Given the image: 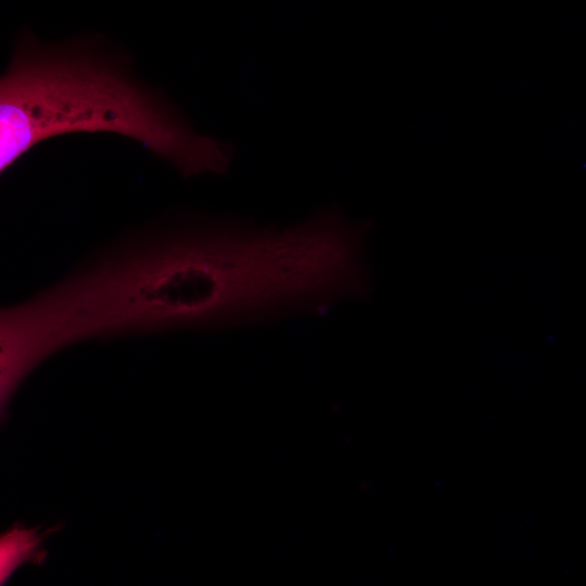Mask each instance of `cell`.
Returning a JSON list of instances; mask_svg holds the SVG:
<instances>
[{
    "label": "cell",
    "mask_w": 586,
    "mask_h": 586,
    "mask_svg": "<svg viewBox=\"0 0 586 586\" xmlns=\"http://www.w3.org/2000/svg\"><path fill=\"white\" fill-rule=\"evenodd\" d=\"M73 132L130 138L186 177L222 173L230 162L220 142L194 132L115 59L24 34L0 79L1 173L38 143Z\"/></svg>",
    "instance_id": "cell-2"
},
{
    "label": "cell",
    "mask_w": 586,
    "mask_h": 586,
    "mask_svg": "<svg viewBox=\"0 0 586 586\" xmlns=\"http://www.w3.org/2000/svg\"><path fill=\"white\" fill-rule=\"evenodd\" d=\"M41 538L37 528L12 527L1 536L0 574L3 585L24 562L40 556Z\"/></svg>",
    "instance_id": "cell-4"
},
{
    "label": "cell",
    "mask_w": 586,
    "mask_h": 586,
    "mask_svg": "<svg viewBox=\"0 0 586 586\" xmlns=\"http://www.w3.org/2000/svg\"><path fill=\"white\" fill-rule=\"evenodd\" d=\"M75 317L54 283L0 311V407L43 361L80 343Z\"/></svg>",
    "instance_id": "cell-3"
},
{
    "label": "cell",
    "mask_w": 586,
    "mask_h": 586,
    "mask_svg": "<svg viewBox=\"0 0 586 586\" xmlns=\"http://www.w3.org/2000/svg\"><path fill=\"white\" fill-rule=\"evenodd\" d=\"M85 341L216 330L362 298L360 228L335 208L289 227L217 218L151 226L93 252L58 280Z\"/></svg>",
    "instance_id": "cell-1"
}]
</instances>
